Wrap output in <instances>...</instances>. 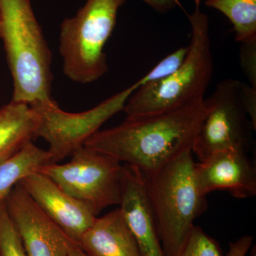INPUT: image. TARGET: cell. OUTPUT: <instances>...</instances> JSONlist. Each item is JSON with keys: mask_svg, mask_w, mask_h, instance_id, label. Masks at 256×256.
Wrapping results in <instances>:
<instances>
[{"mask_svg": "<svg viewBox=\"0 0 256 256\" xmlns=\"http://www.w3.org/2000/svg\"><path fill=\"white\" fill-rule=\"evenodd\" d=\"M205 112L203 99L173 110L127 117L116 127L98 131L84 146L148 176L182 152L192 149Z\"/></svg>", "mask_w": 256, "mask_h": 256, "instance_id": "obj_1", "label": "cell"}, {"mask_svg": "<svg viewBox=\"0 0 256 256\" xmlns=\"http://www.w3.org/2000/svg\"><path fill=\"white\" fill-rule=\"evenodd\" d=\"M0 40L13 82L12 101L52 98V53L30 0H0Z\"/></svg>", "mask_w": 256, "mask_h": 256, "instance_id": "obj_2", "label": "cell"}, {"mask_svg": "<svg viewBox=\"0 0 256 256\" xmlns=\"http://www.w3.org/2000/svg\"><path fill=\"white\" fill-rule=\"evenodd\" d=\"M192 149H186L144 176L146 193L166 256H178L194 226L206 210V196L195 178Z\"/></svg>", "mask_w": 256, "mask_h": 256, "instance_id": "obj_3", "label": "cell"}, {"mask_svg": "<svg viewBox=\"0 0 256 256\" xmlns=\"http://www.w3.org/2000/svg\"><path fill=\"white\" fill-rule=\"evenodd\" d=\"M188 14L191 36L182 65L168 78L140 86L128 98L124 112L127 117L164 112L203 100L214 72L208 16L201 2Z\"/></svg>", "mask_w": 256, "mask_h": 256, "instance_id": "obj_4", "label": "cell"}, {"mask_svg": "<svg viewBox=\"0 0 256 256\" xmlns=\"http://www.w3.org/2000/svg\"><path fill=\"white\" fill-rule=\"evenodd\" d=\"M126 0H86L76 14L60 24V53L67 78L90 84L108 72L105 48L120 8Z\"/></svg>", "mask_w": 256, "mask_h": 256, "instance_id": "obj_5", "label": "cell"}, {"mask_svg": "<svg viewBox=\"0 0 256 256\" xmlns=\"http://www.w3.org/2000/svg\"><path fill=\"white\" fill-rule=\"evenodd\" d=\"M139 88L137 82L80 112L62 110L53 98L30 105L38 117L36 138L48 144L52 164L70 156L114 114L124 110L128 98Z\"/></svg>", "mask_w": 256, "mask_h": 256, "instance_id": "obj_6", "label": "cell"}, {"mask_svg": "<svg viewBox=\"0 0 256 256\" xmlns=\"http://www.w3.org/2000/svg\"><path fill=\"white\" fill-rule=\"evenodd\" d=\"M65 164L44 165L40 172L96 214L120 202L124 165L114 156L86 146Z\"/></svg>", "mask_w": 256, "mask_h": 256, "instance_id": "obj_7", "label": "cell"}, {"mask_svg": "<svg viewBox=\"0 0 256 256\" xmlns=\"http://www.w3.org/2000/svg\"><path fill=\"white\" fill-rule=\"evenodd\" d=\"M240 86L236 79L222 80L204 99L206 112L192 146L198 162L224 150L248 151L254 130L240 101Z\"/></svg>", "mask_w": 256, "mask_h": 256, "instance_id": "obj_8", "label": "cell"}, {"mask_svg": "<svg viewBox=\"0 0 256 256\" xmlns=\"http://www.w3.org/2000/svg\"><path fill=\"white\" fill-rule=\"evenodd\" d=\"M4 206L28 256H68L78 246L50 220L20 183L6 196Z\"/></svg>", "mask_w": 256, "mask_h": 256, "instance_id": "obj_9", "label": "cell"}, {"mask_svg": "<svg viewBox=\"0 0 256 256\" xmlns=\"http://www.w3.org/2000/svg\"><path fill=\"white\" fill-rule=\"evenodd\" d=\"M240 149L224 150L195 164L196 184L202 194L226 191L238 198L256 195V170L248 156Z\"/></svg>", "mask_w": 256, "mask_h": 256, "instance_id": "obj_10", "label": "cell"}, {"mask_svg": "<svg viewBox=\"0 0 256 256\" xmlns=\"http://www.w3.org/2000/svg\"><path fill=\"white\" fill-rule=\"evenodd\" d=\"M20 184L50 220L78 244L98 217L85 204L40 172L28 175Z\"/></svg>", "mask_w": 256, "mask_h": 256, "instance_id": "obj_11", "label": "cell"}, {"mask_svg": "<svg viewBox=\"0 0 256 256\" xmlns=\"http://www.w3.org/2000/svg\"><path fill=\"white\" fill-rule=\"evenodd\" d=\"M119 208L137 242L141 256H166L148 193L140 170L124 165Z\"/></svg>", "mask_w": 256, "mask_h": 256, "instance_id": "obj_12", "label": "cell"}, {"mask_svg": "<svg viewBox=\"0 0 256 256\" xmlns=\"http://www.w3.org/2000/svg\"><path fill=\"white\" fill-rule=\"evenodd\" d=\"M88 256H141L120 208L97 217L78 242Z\"/></svg>", "mask_w": 256, "mask_h": 256, "instance_id": "obj_13", "label": "cell"}, {"mask_svg": "<svg viewBox=\"0 0 256 256\" xmlns=\"http://www.w3.org/2000/svg\"><path fill=\"white\" fill-rule=\"evenodd\" d=\"M38 117L28 104L10 101L0 107V163L36 139Z\"/></svg>", "mask_w": 256, "mask_h": 256, "instance_id": "obj_14", "label": "cell"}, {"mask_svg": "<svg viewBox=\"0 0 256 256\" xmlns=\"http://www.w3.org/2000/svg\"><path fill=\"white\" fill-rule=\"evenodd\" d=\"M50 164L52 160L48 152L38 148L32 141L14 156L0 163V205L24 178Z\"/></svg>", "mask_w": 256, "mask_h": 256, "instance_id": "obj_15", "label": "cell"}, {"mask_svg": "<svg viewBox=\"0 0 256 256\" xmlns=\"http://www.w3.org/2000/svg\"><path fill=\"white\" fill-rule=\"evenodd\" d=\"M205 4L230 20L236 42L256 36V0H206Z\"/></svg>", "mask_w": 256, "mask_h": 256, "instance_id": "obj_16", "label": "cell"}, {"mask_svg": "<svg viewBox=\"0 0 256 256\" xmlns=\"http://www.w3.org/2000/svg\"><path fill=\"white\" fill-rule=\"evenodd\" d=\"M178 256H224L218 242L194 226Z\"/></svg>", "mask_w": 256, "mask_h": 256, "instance_id": "obj_17", "label": "cell"}, {"mask_svg": "<svg viewBox=\"0 0 256 256\" xmlns=\"http://www.w3.org/2000/svg\"><path fill=\"white\" fill-rule=\"evenodd\" d=\"M188 53V46H182L166 56L156 66L136 82L138 86L154 84L172 75L182 65Z\"/></svg>", "mask_w": 256, "mask_h": 256, "instance_id": "obj_18", "label": "cell"}, {"mask_svg": "<svg viewBox=\"0 0 256 256\" xmlns=\"http://www.w3.org/2000/svg\"><path fill=\"white\" fill-rule=\"evenodd\" d=\"M0 256H28L6 212L4 202L0 205Z\"/></svg>", "mask_w": 256, "mask_h": 256, "instance_id": "obj_19", "label": "cell"}, {"mask_svg": "<svg viewBox=\"0 0 256 256\" xmlns=\"http://www.w3.org/2000/svg\"><path fill=\"white\" fill-rule=\"evenodd\" d=\"M239 60L249 85L256 88V36L240 42Z\"/></svg>", "mask_w": 256, "mask_h": 256, "instance_id": "obj_20", "label": "cell"}, {"mask_svg": "<svg viewBox=\"0 0 256 256\" xmlns=\"http://www.w3.org/2000/svg\"><path fill=\"white\" fill-rule=\"evenodd\" d=\"M240 98L242 107L256 130V88L240 82Z\"/></svg>", "mask_w": 256, "mask_h": 256, "instance_id": "obj_21", "label": "cell"}, {"mask_svg": "<svg viewBox=\"0 0 256 256\" xmlns=\"http://www.w3.org/2000/svg\"><path fill=\"white\" fill-rule=\"evenodd\" d=\"M254 244V237L246 235L229 244L228 250L225 256H250L248 252ZM250 256H256L252 255Z\"/></svg>", "mask_w": 256, "mask_h": 256, "instance_id": "obj_22", "label": "cell"}, {"mask_svg": "<svg viewBox=\"0 0 256 256\" xmlns=\"http://www.w3.org/2000/svg\"><path fill=\"white\" fill-rule=\"evenodd\" d=\"M146 4L149 5L156 12L161 13L168 12L174 9L178 4V0H142Z\"/></svg>", "mask_w": 256, "mask_h": 256, "instance_id": "obj_23", "label": "cell"}, {"mask_svg": "<svg viewBox=\"0 0 256 256\" xmlns=\"http://www.w3.org/2000/svg\"><path fill=\"white\" fill-rule=\"evenodd\" d=\"M68 256H88L86 254H85L80 248L77 246L74 247L72 250H70V254H69Z\"/></svg>", "mask_w": 256, "mask_h": 256, "instance_id": "obj_24", "label": "cell"}, {"mask_svg": "<svg viewBox=\"0 0 256 256\" xmlns=\"http://www.w3.org/2000/svg\"><path fill=\"white\" fill-rule=\"evenodd\" d=\"M194 1H200V2H202V0H194ZM205 1H206V0H205Z\"/></svg>", "mask_w": 256, "mask_h": 256, "instance_id": "obj_25", "label": "cell"}]
</instances>
